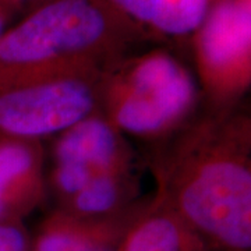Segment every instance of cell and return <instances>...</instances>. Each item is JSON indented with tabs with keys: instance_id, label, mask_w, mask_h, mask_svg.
<instances>
[{
	"instance_id": "cell-7",
	"label": "cell",
	"mask_w": 251,
	"mask_h": 251,
	"mask_svg": "<svg viewBox=\"0 0 251 251\" xmlns=\"http://www.w3.org/2000/svg\"><path fill=\"white\" fill-rule=\"evenodd\" d=\"M53 163H75L95 175L134 168V153L127 138L100 110L56 135Z\"/></svg>"
},
{
	"instance_id": "cell-11",
	"label": "cell",
	"mask_w": 251,
	"mask_h": 251,
	"mask_svg": "<svg viewBox=\"0 0 251 251\" xmlns=\"http://www.w3.org/2000/svg\"><path fill=\"white\" fill-rule=\"evenodd\" d=\"M211 0H152L148 32L151 38L193 36L202 24Z\"/></svg>"
},
{
	"instance_id": "cell-13",
	"label": "cell",
	"mask_w": 251,
	"mask_h": 251,
	"mask_svg": "<svg viewBox=\"0 0 251 251\" xmlns=\"http://www.w3.org/2000/svg\"><path fill=\"white\" fill-rule=\"evenodd\" d=\"M110 7L130 20L137 27L145 31L148 35V24L151 18L152 0H105ZM151 36V35H150Z\"/></svg>"
},
{
	"instance_id": "cell-3",
	"label": "cell",
	"mask_w": 251,
	"mask_h": 251,
	"mask_svg": "<svg viewBox=\"0 0 251 251\" xmlns=\"http://www.w3.org/2000/svg\"><path fill=\"white\" fill-rule=\"evenodd\" d=\"M201 95L187 67L155 48L127 56L106 73L100 112L123 135L161 143L197 113Z\"/></svg>"
},
{
	"instance_id": "cell-4",
	"label": "cell",
	"mask_w": 251,
	"mask_h": 251,
	"mask_svg": "<svg viewBox=\"0 0 251 251\" xmlns=\"http://www.w3.org/2000/svg\"><path fill=\"white\" fill-rule=\"evenodd\" d=\"M109 70L64 74L0 88V133L28 140L60 134L100 110Z\"/></svg>"
},
{
	"instance_id": "cell-10",
	"label": "cell",
	"mask_w": 251,
	"mask_h": 251,
	"mask_svg": "<svg viewBox=\"0 0 251 251\" xmlns=\"http://www.w3.org/2000/svg\"><path fill=\"white\" fill-rule=\"evenodd\" d=\"M134 168L100 172L87 183L74 197L59 209L88 219H103L122 215L131 209L130 204L137 196Z\"/></svg>"
},
{
	"instance_id": "cell-17",
	"label": "cell",
	"mask_w": 251,
	"mask_h": 251,
	"mask_svg": "<svg viewBox=\"0 0 251 251\" xmlns=\"http://www.w3.org/2000/svg\"><path fill=\"white\" fill-rule=\"evenodd\" d=\"M103 251H117V246H115V247H109V249H106V250Z\"/></svg>"
},
{
	"instance_id": "cell-6",
	"label": "cell",
	"mask_w": 251,
	"mask_h": 251,
	"mask_svg": "<svg viewBox=\"0 0 251 251\" xmlns=\"http://www.w3.org/2000/svg\"><path fill=\"white\" fill-rule=\"evenodd\" d=\"M45 193L41 141L0 133V221H21Z\"/></svg>"
},
{
	"instance_id": "cell-16",
	"label": "cell",
	"mask_w": 251,
	"mask_h": 251,
	"mask_svg": "<svg viewBox=\"0 0 251 251\" xmlns=\"http://www.w3.org/2000/svg\"><path fill=\"white\" fill-rule=\"evenodd\" d=\"M13 14H14V11L7 7L6 4H3V3H0V38L3 36V34L6 32V29H7V25H9V21L13 17Z\"/></svg>"
},
{
	"instance_id": "cell-1",
	"label": "cell",
	"mask_w": 251,
	"mask_h": 251,
	"mask_svg": "<svg viewBox=\"0 0 251 251\" xmlns=\"http://www.w3.org/2000/svg\"><path fill=\"white\" fill-rule=\"evenodd\" d=\"M155 198L211 249H251V123L237 108L212 106L158 143Z\"/></svg>"
},
{
	"instance_id": "cell-5",
	"label": "cell",
	"mask_w": 251,
	"mask_h": 251,
	"mask_svg": "<svg viewBox=\"0 0 251 251\" xmlns=\"http://www.w3.org/2000/svg\"><path fill=\"white\" fill-rule=\"evenodd\" d=\"M191 38L206 103L237 105L251 84V0H211Z\"/></svg>"
},
{
	"instance_id": "cell-14",
	"label": "cell",
	"mask_w": 251,
	"mask_h": 251,
	"mask_svg": "<svg viewBox=\"0 0 251 251\" xmlns=\"http://www.w3.org/2000/svg\"><path fill=\"white\" fill-rule=\"evenodd\" d=\"M0 251H31L21 221H0Z\"/></svg>"
},
{
	"instance_id": "cell-8",
	"label": "cell",
	"mask_w": 251,
	"mask_h": 251,
	"mask_svg": "<svg viewBox=\"0 0 251 251\" xmlns=\"http://www.w3.org/2000/svg\"><path fill=\"white\" fill-rule=\"evenodd\" d=\"M138 208L103 219L80 218L57 209L41 225L32 251H103L115 247Z\"/></svg>"
},
{
	"instance_id": "cell-12",
	"label": "cell",
	"mask_w": 251,
	"mask_h": 251,
	"mask_svg": "<svg viewBox=\"0 0 251 251\" xmlns=\"http://www.w3.org/2000/svg\"><path fill=\"white\" fill-rule=\"evenodd\" d=\"M94 172L75 163H53V169L50 173V184L60 200V204H64L70 198L80 193L87 183L94 177Z\"/></svg>"
},
{
	"instance_id": "cell-15",
	"label": "cell",
	"mask_w": 251,
	"mask_h": 251,
	"mask_svg": "<svg viewBox=\"0 0 251 251\" xmlns=\"http://www.w3.org/2000/svg\"><path fill=\"white\" fill-rule=\"evenodd\" d=\"M45 1H48V0H0V3L6 4L14 13L20 11V10H28V11H31V10H34L38 6L44 4Z\"/></svg>"
},
{
	"instance_id": "cell-2",
	"label": "cell",
	"mask_w": 251,
	"mask_h": 251,
	"mask_svg": "<svg viewBox=\"0 0 251 251\" xmlns=\"http://www.w3.org/2000/svg\"><path fill=\"white\" fill-rule=\"evenodd\" d=\"M150 38L105 0H48L0 38V88L106 72Z\"/></svg>"
},
{
	"instance_id": "cell-9",
	"label": "cell",
	"mask_w": 251,
	"mask_h": 251,
	"mask_svg": "<svg viewBox=\"0 0 251 251\" xmlns=\"http://www.w3.org/2000/svg\"><path fill=\"white\" fill-rule=\"evenodd\" d=\"M117 251H211L177 214L153 197L140 206L128 224Z\"/></svg>"
}]
</instances>
